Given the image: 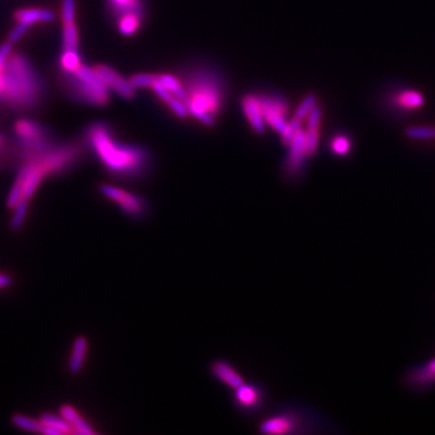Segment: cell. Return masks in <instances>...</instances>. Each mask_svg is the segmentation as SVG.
Wrapping results in <instances>:
<instances>
[{"label":"cell","instance_id":"cell-11","mask_svg":"<svg viewBox=\"0 0 435 435\" xmlns=\"http://www.w3.org/2000/svg\"><path fill=\"white\" fill-rule=\"evenodd\" d=\"M391 106L402 111H413L425 106L426 98L415 88H400L394 91L389 98Z\"/></svg>","mask_w":435,"mask_h":435},{"label":"cell","instance_id":"cell-2","mask_svg":"<svg viewBox=\"0 0 435 435\" xmlns=\"http://www.w3.org/2000/svg\"><path fill=\"white\" fill-rule=\"evenodd\" d=\"M181 85L186 91V109L206 126L215 125L225 102V83L218 70L194 67L186 72Z\"/></svg>","mask_w":435,"mask_h":435},{"label":"cell","instance_id":"cell-8","mask_svg":"<svg viewBox=\"0 0 435 435\" xmlns=\"http://www.w3.org/2000/svg\"><path fill=\"white\" fill-rule=\"evenodd\" d=\"M288 147H290V150L284 163V171L289 177L299 176L305 166L306 158H309L306 151L305 131L297 130Z\"/></svg>","mask_w":435,"mask_h":435},{"label":"cell","instance_id":"cell-23","mask_svg":"<svg viewBox=\"0 0 435 435\" xmlns=\"http://www.w3.org/2000/svg\"><path fill=\"white\" fill-rule=\"evenodd\" d=\"M405 137L415 142H431L435 140L434 126L417 125L405 129Z\"/></svg>","mask_w":435,"mask_h":435},{"label":"cell","instance_id":"cell-28","mask_svg":"<svg viewBox=\"0 0 435 435\" xmlns=\"http://www.w3.org/2000/svg\"><path fill=\"white\" fill-rule=\"evenodd\" d=\"M11 422L14 423V426L17 427L19 429H24V431L27 432H39L40 433L42 422L33 420V418H29V417L24 416V415L16 413V415L11 417Z\"/></svg>","mask_w":435,"mask_h":435},{"label":"cell","instance_id":"cell-25","mask_svg":"<svg viewBox=\"0 0 435 435\" xmlns=\"http://www.w3.org/2000/svg\"><path fill=\"white\" fill-rule=\"evenodd\" d=\"M40 422L45 426H50L60 432V434H75L73 427L65 421L63 417L55 416L52 413H42Z\"/></svg>","mask_w":435,"mask_h":435},{"label":"cell","instance_id":"cell-7","mask_svg":"<svg viewBox=\"0 0 435 435\" xmlns=\"http://www.w3.org/2000/svg\"><path fill=\"white\" fill-rule=\"evenodd\" d=\"M99 192L113 202H115L125 213L131 217H140L147 211V204L140 196L131 194L129 191L120 189L117 186L102 184L99 186Z\"/></svg>","mask_w":435,"mask_h":435},{"label":"cell","instance_id":"cell-3","mask_svg":"<svg viewBox=\"0 0 435 435\" xmlns=\"http://www.w3.org/2000/svg\"><path fill=\"white\" fill-rule=\"evenodd\" d=\"M88 143L108 171L117 176L143 174L150 163L148 150L114 139L107 126L95 124L88 129Z\"/></svg>","mask_w":435,"mask_h":435},{"label":"cell","instance_id":"cell-29","mask_svg":"<svg viewBox=\"0 0 435 435\" xmlns=\"http://www.w3.org/2000/svg\"><path fill=\"white\" fill-rule=\"evenodd\" d=\"M28 212V202L27 201H24V199H21L19 204L15 206V213L13 215V219H11V229L14 230V231H17L19 230L22 225H24V219L27 217Z\"/></svg>","mask_w":435,"mask_h":435},{"label":"cell","instance_id":"cell-18","mask_svg":"<svg viewBox=\"0 0 435 435\" xmlns=\"http://www.w3.org/2000/svg\"><path fill=\"white\" fill-rule=\"evenodd\" d=\"M15 132L24 140V144L34 143L38 140H42L44 137L42 127L34 121L27 119H21L15 124Z\"/></svg>","mask_w":435,"mask_h":435},{"label":"cell","instance_id":"cell-4","mask_svg":"<svg viewBox=\"0 0 435 435\" xmlns=\"http://www.w3.org/2000/svg\"><path fill=\"white\" fill-rule=\"evenodd\" d=\"M69 85L78 97L93 106H106L110 99L109 88L103 83L95 68L80 65L79 69L70 73Z\"/></svg>","mask_w":435,"mask_h":435},{"label":"cell","instance_id":"cell-14","mask_svg":"<svg viewBox=\"0 0 435 435\" xmlns=\"http://www.w3.org/2000/svg\"><path fill=\"white\" fill-rule=\"evenodd\" d=\"M212 372L218 380L222 381V384H227L230 388L236 389L245 384L243 377L227 361H215L212 366Z\"/></svg>","mask_w":435,"mask_h":435},{"label":"cell","instance_id":"cell-31","mask_svg":"<svg viewBox=\"0 0 435 435\" xmlns=\"http://www.w3.org/2000/svg\"><path fill=\"white\" fill-rule=\"evenodd\" d=\"M29 28H31L29 24H24V22H17V24L13 29V32L10 33V44H15V42H19V39L24 37V34L28 32Z\"/></svg>","mask_w":435,"mask_h":435},{"label":"cell","instance_id":"cell-30","mask_svg":"<svg viewBox=\"0 0 435 435\" xmlns=\"http://www.w3.org/2000/svg\"><path fill=\"white\" fill-rule=\"evenodd\" d=\"M315 104H317V98H315L313 95L307 96V97L301 102L300 106L297 107V111H295V114H294V117L297 119V120H304L305 117L309 116L310 111L312 110V108L315 107Z\"/></svg>","mask_w":435,"mask_h":435},{"label":"cell","instance_id":"cell-20","mask_svg":"<svg viewBox=\"0 0 435 435\" xmlns=\"http://www.w3.org/2000/svg\"><path fill=\"white\" fill-rule=\"evenodd\" d=\"M88 338H85V336H79V338H75L72 354H70L69 364H68L70 374L76 375L81 370L83 363H85V356H86V352H88Z\"/></svg>","mask_w":435,"mask_h":435},{"label":"cell","instance_id":"cell-24","mask_svg":"<svg viewBox=\"0 0 435 435\" xmlns=\"http://www.w3.org/2000/svg\"><path fill=\"white\" fill-rule=\"evenodd\" d=\"M81 65H83V62H81V57H80L78 50H63V52L60 54V68L67 74L74 73L79 69Z\"/></svg>","mask_w":435,"mask_h":435},{"label":"cell","instance_id":"cell-12","mask_svg":"<svg viewBox=\"0 0 435 435\" xmlns=\"http://www.w3.org/2000/svg\"><path fill=\"white\" fill-rule=\"evenodd\" d=\"M242 106H243L245 117L249 122V125L252 126V129L256 133L263 135L266 124H265L264 116H263V109H261L259 96L258 95L245 96L242 101Z\"/></svg>","mask_w":435,"mask_h":435},{"label":"cell","instance_id":"cell-6","mask_svg":"<svg viewBox=\"0 0 435 435\" xmlns=\"http://www.w3.org/2000/svg\"><path fill=\"white\" fill-rule=\"evenodd\" d=\"M265 124L271 126L273 130L282 133L287 127V115L289 103L279 95H261L259 96Z\"/></svg>","mask_w":435,"mask_h":435},{"label":"cell","instance_id":"cell-21","mask_svg":"<svg viewBox=\"0 0 435 435\" xmlns=\"http://www.w3.org/2000/svg\"><path fill=\"white\" fill-rule=\"evenodd\" d=\"M63 22V32H62V42L63 50H78L79 47V31L75 24V19H62Z\"/></svg>","mask_w":435,"mask_h":435},{"label":"cell","instance_id":"cell-32","mask_svg":"<svg viewBox=\"0 0 435 435\" xmlns=\"http://www.w3.org/2000/svg\"><path fill=\"white\" fill-rule=\"evenodd\" d=\"M11 283H13V278L8 274L0 273V288L9 287Z\"/></svg>","mask_w":435,"mask_h":435},{"label":"cell","instance_id":"cell-26","mask_svg":"<svg viewBox=\"0 0 435 435\" xmlns=\"http://www.w3.org/2000/svg\"><path fill=\"white\" fill-rule=\"evenodd\" d=\"M330 149L336 156H347L352 149V140L347 135L335 136L330 142Z\"/></svg>","mask_w":435,"mask_h":435},{"label":"cell","instance_id":"cell-33","mask_svg":"<svg viewBox=\"0 0 435 435\" xmlns=\"http://www.w3.org/2000/svg\"><path fill=\"white\" fill-rule=\"evenodd\" d=\"M1 142H3V138H1V136H0V145H1Z\"/></svg>","mask_w":435,"mask_h":435},{"label":"cell","instance_id":"cell-15","mask_svg":"<svg viewBox=\"0 0 435 435\" xmlns=\"http://www.w3.org/2000/svg\"><path fill=\"white\" fill-rule=\"evenodd\" d=\"M235 400L237 405L245 410H252L256 408L261 402V389L254 384H241L235 389Z\"/></svg>","mask_w":435,"mask_h":435},{"label":"cell","instance_id":"cell-17","mask_svg":"<svg viewBox=\"0 0 435 435\" xmlns=\"http://www.w3.org/2000/svg\"><path fill=\"white\" fill-rule=\"evenodd\" d=\"M108 6L114 13L116 19L127 14H137L145 16L144 0H107Z\"/></svg>","mask_w":435,"mask_h":435},{"label":"cell","instance_id":"cell-5","mask_svg":"<svg viewBox=\"0 0 435 435\" xmlns=\"http://www.w3.org/2000/svg\"><path fill=\"white\" fill-rule=\"evenodd\" d=\"M403 386L411 393L422 394L435 388V356L409 368L403 376Z\"/></svg>","mask_w":435,"mask_h":435},{"label":"cell","instance_id":"cell-27","mask_svg":"<svg viewBox=\"0 0 435 435\" xmlns=\"http://www.w3.org/2000/svg\"><path fill=\"white\" fill-rule=\"evenodd\" d=\"M306 132V151L307 156H313L317 153L318 144H320V126L307 125Z\"/></svg>","mask_w":435,"mask_h":435},{"label":"cell","instance_id":"cell-16","mask_svg":"<svg viewBox=\"0 0 435 435\" xmlns=\"http://www.w3.org/2000/svg\"><path fill=\"white\" fill-rule=\"evenodd\" d=\"M16 22L33 26L35 24H49L55 19V14L51 10L38 9V8H29V9L17 10L14 14Z\"/></svg>","mask_w":435,"mask_h":435},{"label":"cell","instance_id":"cell-19","mask_svg":"<svg viewBox=\"0 0 435 435\" xmlns=\"http://www.w3.org/2000/svg\"><path fill=\"white\" fill-rule=\"evenodd\" d=\"M60 416L63 417L65 421L68 422L70 426L73 427L75 434H96V432L93 431L91 426L88 425V422L83 420V417L80 416L79 412L76 411L73 407H70V405H63V407L60 408Z\"/></svg>","mask_w":435,"mask_h":435},{"label":"cell","instance_id":"cell-9","mask_svg":"<svg viewBox=\"0 0 435 435\" xmlns=\"http://www.w3.org/2000/svg\"><path fill=\"white\" fill-rule=\"evenodd\" d=\"M98 75L101 76L103 83H106L109 90L115 91L121 97L126 99H132L136 96L135 88L131 85L130 80L124 79L122 75L119 74L116 70L106 65H98L93 67Z\"/></svg>","mask_w":435,"mask_h":435},{"label":"cell","instance_id":"cell-10","mask_svg":"<svg viewBox=\"0 0 435 435\" xmlns=\"http://www.w3.org/2000/svg\"><path fill=\"white\" fill-rule=\"evenodd\" d=\"M299 427L297 416L290 412H282L266 418L260 423L259 429L265 434H288Z\"/></svg>","mask_w":435,"mask_h":435},{"label":"cell","instance_id":"cell-13","mask_svg":"<svg viewBox=\"0 0 435 435\" xmlns=\"http://www.w3.org/2000/svg\"><path fill=\"white\" fill-rule=\"evenodd\" d=\"M150 88L153 90L154 92L156 93V96L163 103H166L167 107L170 108L178 117H181V119L188 117L189 111L186 109V104L181 102V99L177 97L174 93H172L170 90H167L163 83H158V74L155 75V80L150 85Z\"/></svg>","mask_w":435,"mask_h":435},{"label":"cell","instance_id":"cell-1","mask_svg":"<svg viewBox=\"0 0 435 435\" xmlns=\"http://www.w3.org/2000/svg\"><path fill=\"white\" fill-rule=\"evenodd\" d=\"M42 83L29 60L13 50V44L0 47V101L13 107L28 108L40 97Z\"/></svg>","mask_w":435,"mask_h":435},{"label":"cell","instance_id":"cell-22","mask_svg":"<svg viewBox=\"0 0 435 435\" xmlns=\"http://www.w3.org/2000/svg\"><path fill=\"white\" fill-rule=\"evenodd\" d=\"M144 16L137 14H127L121 16L117 19V29L119 32L125 35V37H131L135 33H137L142 22H143Z\"/></svg>","mask_w":435,"mask_h":435}]
</instances>
